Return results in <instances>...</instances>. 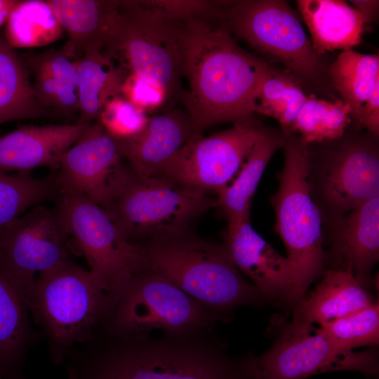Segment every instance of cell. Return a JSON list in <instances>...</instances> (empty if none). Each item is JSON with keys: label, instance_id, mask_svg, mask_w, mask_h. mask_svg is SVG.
Masks as SVG:
<instances>
[{"label": "cell", "instance_id": "obj_1", "mask_svg": "<svg viewBox=\"0 0 379 379\" xmlns=\"http://www.w3.org/2000/svg\"><path fill=\"white\" fill-rule=\"evenodd\" d=\"M253 353L230 355L213 329L115 335L98 329L67 355V379H255Z\"/></svg>", "mask_w": 379, "mask_h": 379}, {"label": "cell", "instance_id": "obj_2", "mask_svg": "<svg viewBox=\"0 0 379 379\" xmlns=\"http://www.w3.org/2000/svg\"><path fill=\"white\" fill-rule=\"evenodd\" d=\"M207 20L180 24L182 74L189 84L180 98L198 133L216 124L250 119L272 68L241 49L226 27Z\"/></svg>", "mask_w": 379, "mask_h": 379}, {"label": "cell", "instance_id": "obj_3", "mask_svg": "<svg viewBox=\"0 0 379 379\" xmlns=\"http://www.w3.org/2000/svg\"><path fill=\"white\" fill-rule=\"evenodd\" d=\"M148 266L225 321L243 305L260 306L267 298L247 281L225 245L187 233L158 237L140 245Z\"/></svg>", "mask_w": 379, "mask_h": 379}, {"label": "cell", "instance_id": "obj_4", "mask_svg": "<svg viewBox=\"0 0 379 379\" xmlns=\"http://www.w3.org/2000/svg\"><path fill=\"white\" fill-rule=\"evenodd\" d=\"M107 306V293L93 275L70 259L40 272L31 293V316L55 364L94 333Z\"/></svg>", "mask_w": 379, "mask_h": 379}, {"label": "cell", "instance_id": "obj_5", "mask_svg": "<svg viewBox=\"0 0 379 379\" xmlns=\"http://www.w3.org/2000/svg\"><path fill=\"white\" fill-rule=\"evenodd\" d=\"M284 136V164L277 174L279 187L270 203L275 231L284 244L295 274L291 312L326 269L321 216L307 181L309 145L295 133Z\"/></svg>", "mask_w": 379, "mask_h": 379}, {"label": "cell", "instance_id": "obj_6", "mask_svg": "<svg viewBox=\"0 0 379 379\" xmlns=\"http://www.w3.org/2000/svg\"><path fill=\"white\" fill-rule=\"evenodd\" d=\"M225 321L149 266L133 274L120 291L107 298L98 329L111 334L188 333L213 329Z\"/></svg>", "mask_w": 379, "mask_h": 379}, {"label": "cell", "instance_id": "obj_7", "mask_svg": "<svg viewBox=\"0 0 379 379\" xmlns=\"http://www.w3.org/2000/svg\"><path fill=\"white\" fill-rule=\"evenodd\" d=\"M210 193L161 175L140 178L132 171L104 210L131 242L174 237L186 234L195 218L216 206Z\"/></svg>", "mask_w": 379, "mask_h": 379}, {"label": "cell", "instance_id": "obj_8", "mask_svg": "<svg viewBox=\"0 0 379 379\" xmlns=\"http://www.w3.org/2000/svg\"><path fill=\"white\" fill-rule=\"evenodd\" d=\"M55 201L107 297L117 295L133 274L148 266L141 246L128 240L109 213L84 194L60 187Z\"/></svg>", "mask_w": 379, "mask_h": 379}, {"label": "cell", "instance_id": "obj_9", "mask_svg": "<svg viewBox=\"0 0 379 379\" xmlns=\"http://www.w3.org/2000/svg\"><path fill=\"white\" fill-rule=\"evenodd\" d=\"M117 28L105 55L120 57L130 72L161 88L167 98L182 94L180 24L153 15L137 1H120Z\"/></svg>", "mask_w": 379, "mask_h": 379}, {"label": "cell", "instance_id": "obj_10", "mask_svg": "<svg viewBox=\"0 0 379 379\" xmlns=\"http://www.w3.org/2000/svg\"><path fill=\"white\" fill-rule=\"evenodd\" d=\"M224 6L220 18L239 39L299 77H317L319 54L296 13L285 1L239 0L224 1Z\"/></svg>", "mask_w": 379, "mask_h": 379}, {"label": "cell", "instance_id": "obj_11", "mask_svg": "<svg viewBox=\"0 0 379 379\" xmlns=\"http://www.w3.org/2000/svg\"><path fill=\"white\" fill-rule=\"evenodd\" d=\"M273 327L276 332L272 347L262 355L253 357L255 379H303L335 371H356L366 375L378 373L375 348L359 352L345 351L319 328L281 318L274 320Z\"/></svg>", "mask_w": 379, "mask_h": 379}, {"label": "cell", "instance_id": "obj_12", "mask_svg": "<svg viewBox=\"0 0 379 379\" xmlns=\"http://www.w3.org/2000/svg\"><path fill=\"white\" fill-rule=\"evenodd\" d=\"M307 181L322 223L335 222L379 197L378 147L371 140L354 138L315 159L308 151Z\"/></svg>", "mask_w": 379, "mask_h": 379}, {"label": "cell", "instance_id": "obj_13", "mask_svg": "<svg viewBox=\"0 0 379 379\" xmlns=\"http://www.w3.org/2000/svg\"><path fill=\"white\" fill-rule=\"evenodd\" d=\"M264 130L250 118L210 136L197 133L165 164L159 175L217 194L237 174Z\"/></svg>", "mask_w": 379, "mask_h": 379}, {"label": "cell", "instance_id": "obj_14", "mask_svg": "<svg viewBox=\"0 0 379 379\" xmlns=\"http://www.w3.org/2000/svg\"><path fill=\"white\" fill-rule=\"evenodd\" d=\"M122 160L115 138L99 122L91 123L63 154L55 175L60 187L106 209L132 173Z\"/></svg>", "mask_w": 379, "mask_h": 379}, {"label": "cell", "instance_id": "obj_15", "mask_svg": "<svg viewBox=\"0 0 379 379\" xmlns=\"http://www.w3.org/2000/svg\"><path fill=\"white\" fill-rule=\"evenodd\" d=\"M69 233L55 206L38 204L11 222L0 232V251L18 272L34 279L69 258Z\"/></svg>", "mask_w": 379, "mask_h": 379}, {"label": "cell", "instance_id": "obj_16", "mask_svg": "<svg viewBox=\"0 0 379 379\" xmlns=\"http://www.w3.org/2000/svg\"><path fill=\"white\" fill-rule=\"evenodd\" d=\"M224 245L238 270L253 281L269 302L290 312L295 286L293 266L255 232L250 217L227 227Z\"/></svg>", "mask_w": 379, "mask_h": 379}, {"label": "cell", "instance_id": "obj_17", "mask_svg": "<svg viewBox=\"0 0 379 379\" xmlns=\"http://www.w3.org/2000/svg\"><path fill=\"white\" fill-rule=\"evenodd\" d=\"M326 230L325 269L350 272L364 286H371V272L379 259V197L326 225Z\"/></svg>", "mask_w": 379, "mask_h": 379}, {"label": "cell", "instance_id": "obj_18", "mask_svg": "<svg viewBox=\"0 0 379 379\" xmlns=\"http://www.w3.org/2000/svg\"><path fill=\"white\" fill-rule=\"evenodd\" d=\"M35 279L15 270L0 251V372L21 373L39 334L31 323Z\"/></svg>", "mask_w": 379, "mask_h": 379}, {"label": "cell", "instance_id": "obj_19", "mask_svg": "<svg viewBox=\"0 0 379 379\" xmlns=\"http://www.w3.org/2000/svg\"><path fill=\"white\" fill-rule=\"evenodd\" d=\"M187 112L172 110L149 119L139 133L115 138L119 154L140 178L159 176L165 164L196 133Z\"/></svg>", "mask_w": 379, "mask_h": 379}, {"label": "cell", "instance_id": "obj_20", "mask_svg": "<svg viewBox=\"0 0 379 379\" xmlns=\"http://www.w3.org/2000/svg\"><path fill=\"white\" fill-rule=\"evenodd\" d=\"M88 125L25 126L0 138V173L57 171L66 151Z\"/></svg>", "mask_w": 379, "mask_h": 379}, {"label": "cell", "instance_id": "obj_21", "mask_svg": "<svg viewBox=\"0 0 379 379\" xmlns=\"http://www.w3.org/2000/svg\"><path fill=\"white\" fill-rule=\"evenodd\" d=\"M69 41L65 50L74 59L108 49L119 17L117 0H48Z\"/></svg>", "mask_w": 379, "mask_h": 379}, {"label": "cell", "instance_id": "obj_22", "mask_svg": "<svg viewBox=\"0 0 379 379\" xmlns=\"http://www.w3.org/2000/svg\"><path fill=\"white\" fill-rule=\"evenodd\" d=\"M323 275L316 288L292 309L294 323L321 325L376 302L352 272L326 270Z\"/></svg>", "mask_w": 379, "mask_h": 379}, {"label": "cell", "instance_id": "obj_23", "mask_svg": "<svg viewBox=\"0 0 379 379\" xmlns=\"http://www.w3.org/2000/svg\"><path fill=\"white\" fill-rule=\"evenodd\" d=\"M296 4L318 54L347 51L360 44L364 22L347 1L298 0Z\"/></svg>", "mask_w": 379, "mask_h": 379}, {"label": "cell", "instance_id": "obj_24", "mask_svg": "<svg viewBox=\"0 0 379 379\" xmlns=\"http://www.w3.org/2000/svg\"><path fill=\"white\" fill-rule=\"evenodd\" d=\"M284 136L264 130L248 153L236 178L217 193L216 206L227 220V227L250 217L253 197L264 171L275 152L282 148Z\"/></svg>", "mask_w": 379, "mask_h": 379}, {"label": "cell", "instance_id": "obj_25", "mask_svg": "<svg viewBox=\"0 0 379 379\" xmlns=\"http://www.w3.org/2000/svg\"><path fill=\"white\" fill-rule=\"evenodd\" d=\"M113 59L101 51H90L77 60L79 125H89L98 119L105 104L120 95L126 77L123 66L117 67Z\"/></svg>", "mask_w": 379, "mask_h": 379}, {"label": "cell", "instance_id": "obj_26", "mask_svg": "<svg viewBox=\"0 0 379 379\" xmlns=\"http://www.w3.org/2000/svg\"><path fill=\"white\" fill-rule=\"evenodd\" d=\"M47 114L34 95L24 63L0 35V124Z\"/></svg>", "mask_w": 379, "mask_h": 379}, {"label": "cell", "instance_id": "obj_27", "mask_svg": "<svg viewBox=\"0 0 379 379\" xmlns=\"http://www.w3.org/2000/svg\"><path fill=\"white\" fill-rule=\"evenodd\" d=\"M63 29L47 1H20L5 26V39L12 48H34L59 39Z\"/></svg>", "mask_w": 379, "mask_h": 379}, {"label": "cell", "instance_id": "obj_28", "mask_svg": "<svg viewBox=\"0 0 379 379\" xmlns=\"http://www.w3.org/2000/svg\"><path fill=\"white\" fill-rule=\"evenodd\" d=\"M60 191L55 174L38 178L30 172L0 173V232L31 208L56 201Z\"/></svg>", "mask_w": 379, "mask_h": 379}, {"label": "cell", "instance_id": "obj_29", "mask_svg": "<svg viewBox=\"0 0 379 379\" xmlns=\"http://www.w3.org/2000/svg\"><path fill=\"white\" fill-rule=\"evenodd\" d=\"M330 76L342 100L356 110L379 81V55L344 51L331 65Z\"/></svg>", "mask_w": 379, "mask_h": 379}, {"label": "cell", "instance_id": "obj_30", "mask_svg": "<svg viewBox=\"0 0 379 379\" xmlns=\"http://www.w3.org/2000/svg\"><path fill=\"white\" fill-rule=\"evenodd\" d=\"M352 107L342 100L334 102L307 97L291 128L308 145L340 138L352 121Z\"/></svg>", "mask_w": 379, "mask_h": 379}, {"label": "cell", "instance_id": "obj_31", "mask_svg": "<svg viewBox=\"0 0 379 379\" xmlns=\"http://www.w3.org/2000/svg\"><path fill=\"white\" fill-rule=\"evenodd\" d=\"M307 98L296 82L271 68L261 85L255 112L276 119L286 135L291 133L293 124Z\"/></svg>", "mask_w": 379, "mask_h": 379}, {"label": "cell", "instance_id": "obj_32", "mask_svg": "<svg viewBox=\"0 0 379 379\" xmlns=\"http://www.w3.org/2000/svg\"><path fill=\"white\" fill-rule=\"evenodd\" d=\"M319 328L332 343L345 351H353L363 346H376L379 341L378 302L326 322Z\"/></svg>", "mask_w": 379, "mask_h": 379}, {"label": "cell", "instance_id": "obj_33", "mask_svg": "<svg viewBox=\"0 0 379 379\" xmlns=\"http://www.w3.org/2000/svg\"><path fill=\"white\" fill-rule=\"evenodd\" d=\"M98 119L105 131L116 138H126L139 133L149 120L145 110L121 95L105 104Z\"/></svg>", "mask_w": 379, "mask_h": 379}, {"label": "cell", "instance_id": "obj_34", "mask_svg": "<svg viewBox=\"0 0 379 379\" xmlns=\"http://www.w3.org/2000/svg\"><path fill=\"white\" fill-rule=\"evenodd\" d=\"M150 14L171 22L179 23L194 18L220 17L221 1L202 0L138 1Z\"/></svg>", "mask_w": 379, "mask_h": 379}, {"label": "cell", "instance_id": "obj_35", "mask_svg": "<svg viewBox=\"0 0 379 379\" xmlns=\"http://www.w3.org/2000/svg\"><path fill=\"white\" fill-rule=\"evenodd\" d=\"M32 85L34 95L46 109H53L65 117L79 111L76 91L67 85L46 75L35 74Z\"/></svg>", "mask_w": 379, "mask_h": 379}, {"label": "cell", "instance_id": "obj_36", "mask_svg": "<svg viewBox=\"0 0 379 379\" xmlns=\"http://www.w3.org/2000/svg\"><path fill=\"white\" fill-rule=\"evenodd\" d=\"M27 60L34 74L48 76L77 91V60L65 49L48 50L30 55Z\"/></svg>", "mask_w": 379, "mask_h": 379}, {"label": "cell", "instance_id": "obj_37", "mask_svg": "<svg viewBox=\"0 0 379 379\" xmlns=\"http://www.w3.org/2000/svg\"><path fill=\"white\" fill-rule=\"evenodd\" d=\"M147 112L161 106L166 100L164 91L148 80L130 72L125 78L120 95Z\"/></svg>", "mask_w": 379, "mask_h": 379}, {"label": "cell", "instance_id": "obj_38", "mask_svg": "<svg viewBox=\"0 0 379 379\" xmlns=\"http://www.w3.org/2000/svg\"><path fill=\"white\" fill-rule=\"evenodd\" d=\"M359 126L365 128L375 137L379 134V81H378L370 96L357 109L352 112Z\"/></svg>", "mask_w": 379, "mask_h": 379}, {"label": "cell", "instance_id": "obj_39", "mask_svg": "<svg viewBox=\"0 0 379 379\" xmlns=\"http://www.w3.org/2000/svg\"><path fill=\"white\" fill-rule=\"evenodd\" d=\"M353 7L361 15L364 24L374 20L378 13L379 1L376 0H352Z\"/></svg>", "mask_w": 379, "mask_h": 379}, {"label": "cell", "instance_id": "obj_40", "mask_svg": "<svg viewBox=\"0 0 379 379\" xmlns=\"http://www.w3.org/2000/svg\"><path fill=\"white\" fill-rule=\"evenodd\" d=\"M19 2V0H0V27L6 22L11 11Z\"/></svg>", "mask_w": 379, "mask_h": 379}, {"label": "cell", "instance_id": "obj_41", "mask_svg": "<svg viewBox=\"0 0 379 379\" xmlns=\"http://www.w3.org/2000/svg\"><path fill=\"white\" fill-rule=\"evenodd\" d=\"M0 379H25L21 373L4 374L0 372Z\"/></svg>", "mask_w": 379, "mask_h": 379}]
</instances>
